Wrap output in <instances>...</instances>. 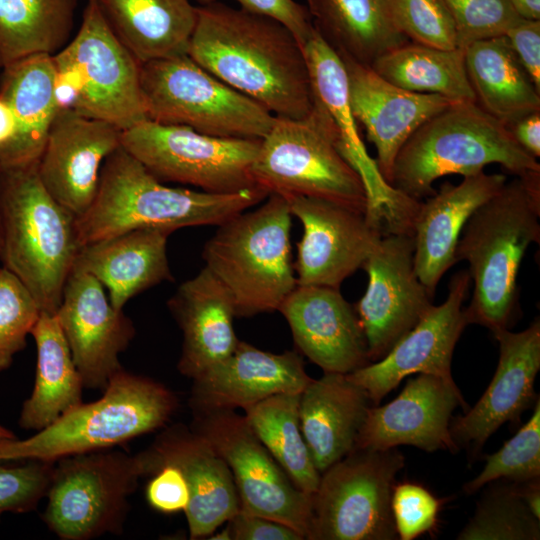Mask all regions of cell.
<instances>
[{
  "label": "cell",
  "mask_w": 540,
  "mask_h": 540,
  "mask_svg": "<svg viewBox=\"0 0 540 540\" xmlns=\"http://www.w3.org/2000/svg\"><path fill=\"white\" fill-rule=\"evenodd\" d=\"M186 54L274 116L302 119L313 108L303 48L272 19L219 0L199 4Z\"/></svg>",
  "instance_id": "1"
},
{
  "label": "cell",
  "mask_w": 540,
  "mask_h": 540,
  "mask_svg": "<svg viewBox=\"0 0 540 540\" xmlns=\"http://www.w3.org/2000/svg\"><path fill=\"white\" fill-rule=\"evenodd\" d=\"M268 195L258 186L227 194L166 186L120 146L103 164L92 203L76 217L78 240L83 246L142 228L217 227Z\"/></svg>",
  "instance_id": "2"
},
{
  "label": "cell",
  "mask_w": 540,
  "mask_h": 540,
  "mask_svg": "<svg viewBox=\"0 0 540 540\" xmlns=\"http://www.w3.org/2000/svg\"><path fill=\"white\" fill-rule=\"evenodd\" d=\"M540 242V171L515 178L469 217L459 236L456 262L466 260L473 281L468 324L508 329L518 305L517 277L532 243Z\"/></svg>",
  "instance_id": "3"
},
{
  "label": "cell",
  "mask_w": 540,
  "mask_h": 540,
  "mask_svg": "<svg viewBox=\"0 0 540 540\" xmlns=\"http://www.w3.org/2000/svg\"><path fill=\"white\" fill-rule=\"evenodd\" d=\"M0 259L55 314L80 249L76 216L44 187L38 162L0 168Z\"/></svg>",
  "instance_id": "4"
},
{
  "label": "cell",
  "mask_w": 540,
  "mask_h": 540,
  "mask_svg": "<svg viewBox=\"0 0 540 540\" xmlns=\"http://www.w3.org/2000/svg\"><path fill=\"white\" fill-rule=\"evenodd\" d=\"M499 164L515 176L540 171L537 159L515 140L503 122L476 102L454 103L423 123L398 152L389 185L420 201L446 175L463 177Z\"/></svg>",
  "instance_id": "5"
},
{
  "label": "cell",
  "mask_w": 540,
  "mask_h": 540,
  "mask_svg": "<svg viewBox=\"0 0 540 540\" xmlns=\"http://www.w3.org/2000/svg\"><path fill=\"white\" fill-rule=\"evenodd\" d=\"M176 408L165 385L122 369L98 400L81 403L27 439L0 440V462L56 461L110 449L162 428Z\"/></svg>",
  "instance_id": "6"
},
{
  "label": "cell",
  "mask_w": 540,
  "mask_h": 540,
  "mask_svg": "<svg viewBox=\"0 0 540 540\" xmlns=\"http://www.w3.org/2000/svg\"><path fill=\"white\" fill-rule=\"evenodd\" d=\"M291 218L286 199L269 194L255 209L217 226L205 243V267L229 291L236 317L278 311L296 287Z\"/></svg>",
  "instance_id": "7"
},
{
  "label": "cell",
  "mask_w": 540,
  "mask_h": 540,
  "mask_svg": "<svg viewBox=\"0 0 540 540\" xmlns=\"http://www.w3.org/2000/svg\"><path fill=\"white\" fill-rule=\"evenodd\" d=\"M58 110L124 131L147 119L140 63L115 36L96 0H88L73 38L52 55Z\"/></svg>",
  "instance_id": "8"
},
{
  "label": "cell",
  "mask_w": 540,
  "mask_h": 540,
  "mask_svg": "<svg viewBox=\"0 0 540 540\" xmlns=\"http://www.w3.org/2000/svg\"><path fill=\"white\" fill-rule=\"evenodd\" d=\"M252 174L268 194L319 198L369 211L364 182L338 150L329 121L316 105L302 119L275 116L261 139Z\"/></svg>",
  "instance_id": "9"
},
{
  "label": "cell",
  "mask_w": 540,
  "mask_h": 540,
  "mask_svg": "<svg viewBox=\"0 0 540 540\" xmlns=\"http://www.w3.org/2000/svg\"><path fill=\"white\" fill-rule=\"evenodd\" d=\"M147 119L224 138L261 140L275 116L228 86L187 54L140 65Z\"/></svg>",
  "instance_id": "10"
},
{
  "label": "cell",
  "mask_w": 540,
  "mask_h": 540,
  "mask_svg": "<svg viewBox=\"0 0 540 540\" xmlns=\"http://www.w3.org/2000/svg\"><path fill=\"white\" fill-rule=\"evenodd\" d=\"M404 464L396 448L353 449L327 468L312 495L307 540L396 539L391 497Z\"/></svg>",
  "instance_id": "11"
},
{
  "label": "cell",
  "mask_w": 540,
  "mask_h": 540,
  "mask_svg": "<svg viewBox=\"0 0 540 540\" xmlns=\"http://www.w3.org/2000/svg\"><path fill=\"white\" fill-rule=\"evenodd\" d=\"M142 470L137 455L107 449L59 458L46 493L43 521L59 538L119 534Z\"/></svg>",
  "instance_id": "12"
},
{
  "label": "cell",
  "mask_w": 540,
  "mask_h": 540,
  "mask_svg": "<svg viewBox=\"0 0 540 540\" xmlns=\"http://www.w3.org/2000/svg\"><path fill=\"white\" fill-rule=\"evenodd\" d=\"M260 143L210 136L149 119L121 132V146L160 181L220 194L257 187L252 166Z\"/></svg>",
  "instance_id": "13"
},
{
  "label": "cell",
  "mask_w": 540,
  "mask_h": 540,
  "mask_svg": "<svg viewBox=\"0 0 540 540\" xmlns=\"http://www.w3.org/2000/svg\"><path fill=\"white\" fill-rule=\"evenodd\" d=\"M190 427L224 459L240 510L284 523L308 538L312 495L299 490L235 410L192 411Z\"/></svg>",
  "instance_id": "14"
},
{
  "label": "cell",
  "mask_w": 540,
  "mask_h": 540,
  "mask_svg": "<svg viewBox=\"0 0 540 540\" xmlns=\"http://www.w3.org/2000/svg\"><path fill=\"white\" fill-rule=\"evenodd\" d=\"M362 268L368 284L354 306L370 362L381 359L433 306L414 267V242L385 228Z\"/></svg>",
  "instance_id": "15"
},
{
  "label": "cell",
  "mask_w": 540,
  "mask_h": 540,
  "mask_svg": "<svg viewBox=\"0 0 540 540\" xmlns=\"http://www.w3.org/2000/svg\"><path fill=\"white\" fill-rule=\"evenodd\" d=\"M284 198L303 228L294 263L298 285L340 288L362 268L386 228L367 212L340 203L305 196Z\"/></svg>",
  "instance_id": "16"
},
{
  "label": "cell",
  "mask_w": 540,
  "mask_h": 540,
  "mask_svg": "<svg viewBox=\"0 0 540 540\" xmlns=\"http://www.w3.org/2000/svg\"><path fill=\"white\" fill-rule=\"evenodd\" d=\"M470 284L468 271L453 275L441 305H433L381 359L346 374L347 378L360 386L374 405L412 374H430L456 385L451 361L457 341L468 325L463 302Z\"/></svg>",
  "instance_id": "17"
},
{
  "label": "cell",
  "mask_w": 540,
  "mask_h": 540,
  "mask_svg": "<svg viewBox=\"0 0 540 540\" xmlns=\"http://www.w3.org/2000/svg\"><path fill=\"white\" fill-rule=\"evenodd\" d=\"M86 388L104 390L123 368L120 354L135 335L132 320L115 309L103 285L73 269L55 313Z\"/></svg>",
  "instance_id": "18"
},
{
  "label": "cell",
  "mask_w": 540,
  "mask_h": 540,
  "mask_svg": "<svg viewBox=\"0 0 540 540\" xmlns=\"http://www.w3.org/2000/svg\"><path fill=\"white\" fill-rule=\"evenodd\" d=\"M136 455L143 476L164 464L176 466L184 475L190 491L184 511L190 539L208 538L240 510L229 467L191 427L179 423L166 428Z\"/></svg>",
  "instance_id": "19"
},
{
  "label": "cell",
  "mask_w": 540,
  "mask_h": 540,
  "mask_svg": "<svg viewBox=\"0 0 540 540\" xmlns=\"http://www.w3.org/2000/svg\"><path fill=\"white\" fill-rule=\"evenodd\" d=\"M314 105L326 115L337 148L361 176L369 199V213L388 222L403 220L415 205L381 176L360 137L349 101L348 78L340 56L314 28L303 45Z\"/></svg>",
  "instance_id": "20"
},
{
  "label": "cell",
  "mask_w": 540,
  "mask_h": 540,
  "mask_svg": "<svg viewBox=\"0 0 540 540\" xmlns=\"http://www.w3.org/2000/svg\"><path fill=\"white\" fill-rule=\"evenodd\" d=\"M457 406L467 410L457 385L430 374L410 379L401 393L380 407H369L354 449L387 450L410 445L427 452L456 453L450 424Z\"/></svg>",
  "instance_id": "21"
},
{
  "label": "cell",
  "mask_w": 540,
  "mask_h": 540,
  "mask_svg": "<svg viewBox=\"0 0 540 540\" xmlns=\"http://www.w3.org/2000/svg\"><path fill=\"white\" fill-rule=\"evenodd\" d=\"M121 130L70 110H58L38 160L47 191L76 217L92 203L105 160L121 146Z\"/></svg>",
  "instance_id": "22"
},
{
  "label": "cell",
  "mask_w": 540,
  "mask_h": 540,
  "mask_svg": "<svg viewBox=\"0 0 540 540\" xmlns=\"http://www.w3.org/2000/svg\"><path fill=\"white\" fill-rule=\"evenodd\" d=\"M278 311L300 353L324 372L348 374L370 363L355 308L339 288L297 284Z\"/></svg>",
  "instance_id": "23"
},
{
  "label": "cell",
  "mask_w": 540,
  "mask_h": 540,
  "mask_svg": "<svg viewBox=\"0 0 540 540\" xmlns=\"http://www.w3.org/2000/svg\"><path fill=\"white\" fill-rule=\"evenodd\" d=\"M499 343V361L494 376L478 402L451 420L450 431L457 445L479 451L506 422L516 423L536 402L534 382L540 369V321L535 319L520 332H493Z\"/></svg>",
  "instance_id": "24"
},
{
  "label": "cell",
  "mask_w": 540,
  "mask_h": 540,
  "mask_svg": "<svg viewBox=\"0 0 540 540\" xmlns=\"http://www.w3.org/2000/svg\"><path fill=\"white\" fill-rule=\"evenodd\" d=\"M341 59L347 72L353 115L375 146L377 168L389 184L395 158L406 141L428 119L455 102L437 94L402 89L369 66Z\"/></svg>",
  "instance_id": "25"
},
{
  "label": "cell",
  "mask_w": 540,
  "mask_h": 540,
  "mask_svg": "<svg viewBox=\"0 0 540 540\" xmlns=\"http://www.w3.org/2000/svg\"><path fill=\"white\" fill-rule=\"evenodd\" d=\"M312 378L299 353L280 354L239 340L234 351L193 379L192 411L243 410L280 393L300 394Z\"/></svg>",
  "instance_id": "26"
},
{
  "label": "cell",
  "mask_w": 540,
  "mask_h": 540,
  "mask_svg": "<svg viewBox=\"0 0 540 540\" xmlns=\"http://www.w3.org/2000/svg\"><path fill=\"white\" fill-rule=\"evenodd\" d=\"M506 181L505 174L482 171L463 177L457 185L445 182L438 192L418 203L410 221L414 267L432 297L443 275L457 263L456 245L467 220Z\"/></svg>",
  "instance_id": "27"
},
{
  "label": "cell",
  "mask_w": 540,
  "mask_h": 540,
  "mask_svg": "<svg viewBox=\"0 0 540 540\" xmlns=\"http://www.w3.org/2000/svg\"><path fill=\"white\" fill-rule=\"evenodd\" d=\"M183 334L179 372L195 379L236 348L232 296L205 266L183 282L167 302Z\"/></svg>",
  "instance_id": "28"
},
{
  "label": "cell",
  "mask_w": 540,
  "mask_h": 540,
  "mask_svg": "<svg viewBox=\"0 0 540 540\" xmlns=\"http://www.w3.org/2000/svg\"><path fill=\"white\" fill-rule=\"evenodd\" d=\"M170 231L142 228L80 247L73 269L96 278L108 291L111 305L127 302L164 281H172L167 257Z\"/></svg>",
  "instance_id": "29"
},
{
  "label": "cell",
  "mask_w": 540,
  "mask_h": 540,
  "mask_svg": "<svg viewBox=\"0 0 540 540\" xmlns=\"http://www.w3.org/2000/svg\"><path fill=\"white\" fill-rule=\"evenodd\" d=\"M370 403L366 392L341 373L324 372L300 393V428L320 474L354 449Z\"/></svg>",
  "instance_id": "30"
},
{
  "label": "cell",
  "mask_w": 540,
  "mask_h": 540,
  "mask_svg": "<svg viewBox=\"0 0 540 540\" xmlns=\"http://www.w3.org/2000/svg\"><path fill=\"white\" fill-rule=\"evenodd\" d=\"M115 36L140 64L187 53L197 21L191 0H96Z\"/></svg>",
  "instance_id": "31"
},
{
  "label": "cell",
  "mask_w": 540,
  "mask_h": 540,
  "mask_svg": "<svg viewBox=\"0 0 540 540\" xmlns=\"http://www.w3.org/2000/svg\"><path fill=\"white\" fill-rule=\"evenodd\" d=\"M2 69L0 96L14 114L17 136L0 168L36 163L58 112L52 55H32Z\"/></svg>",
  "instance_id": "32"
},
{
  "label": "cell",
  "mask_w": 540,
  "mask_h": 540,
  "mask_svg": "<svg viewBox=\"0 0 540 540\" xmlns=\"http://www.w3.org/2000/svg\"><path fill=\"white\" fill-rule=\"evenodd\" d=\"M31 335L37 349L35 382L19 426L37 432L83 403L84 385L55 314L42 312Z\"/></svg>",
  "instance_id": "33"
},
{
  "label": "cell",
  "mask_w": 540,
  "mask_h": 540,
  "mask_svg": "<svg viewBox=\"0 0 540 540\" xmlns=\"http://www.w3.org/2000/svg\"><path fill=\"white\" fill-rule=\"evenodd\" d=\"M467 76L476 103L509 126L540 110V91L524 70L505 35L464 49Z\"/></svg>",
  "instance_id": "34"
},
{
  "label": "cell",
  "mask_w": 540,
  "mask_h": 540,
  "mask_svg": "<svg viewBox=\"0 0 540 540\" xmlns=\"http://www.w3.org/2000/svg\"><path fill=\"white\" fill-rule=\"evenodd\" d=\"M307 8L327 44L365 66L409 41L393 26L384 0H307Z\"/></svg>",
  "instance_id": "35"
},
{
  "label": "cell",
  "mask_w": 540,
  "mask_h": 540,
  "mask_svg": "<svg viewBox=\"0 0 540 540\" xmlns=\"http://www.w3.org/2000/svg\"><path fill=\"white\" fill-rule=\"evenodd\" d=\"M370 67L411 92L437 94L455 103L476 102L462 48L441 49L408 41L381 55Z\"/></svg>",
  "instance_id": "36"
},
{
  "label": "cell",
  "mask_w": 540,
  "mask_h": 540,
  "mask_svg": "<svg viewBox=\"0 0 540 540\" xmlns=\"http://www.w3.org/2000/svg\"><path fill=\"white\" fill-rule=\"evenodd\" d=\"M76 6L77 0H0L2 68L61 50L70 40Z\"/></svg>",
  "instance_id": "37"
},
{
  "label": "cell",
  "mask_w": 540,
  "mask_h": 540,
  "mask_svg": "<svg viewBox=\"0 0 540 540\" xmlns=\"http://www.w3.org/2000/svg\"><path fill=\"white\" fill-rule=\"evenodd\" d=\"M299 397L298 393L272 395L244 409V418L294 485L313 495L321 474L301 432Z\"/></svg>",
  "instance_id": "38"
},
{
  "label": "cell",
  "mask_w": 540,
  "mask_h": 540,
  "mask_svg": "<svg viewBox=\"0 0 540 540\" xmlns=\"http://www.w3.org/2000/svg\"><path fill=\"white\" fill-rule=\"evenodd\" d=\"M540 520L520 496L518 484L491 489L477 504L458 540H538Z\"/></svg>",
  "instance_id": "39"
},
{
  "label": "cell",
  "mask_w": 540,
  "mask_h": 540,
  "mask_svg": "<svg viewBox=\"0 0 540 540\" xmlns=\"http://www.w3.org/2000/svg\"><path fill=\"white\" fill-rule=\"evenodd\" d=\"M482 471L468 481L467 494L500 479L523 483L540 478V400L534 404L530 419L497 452L485 457Z\"/></svg>",
  "instance_id": "40"
},
{
  "label": "cell",
  "mask_w": 540,
  "mask_h": 540,
  "mask_svg": "<svg viewBox=\"0 0 540 540\" xmlns=\"http://www.w3.org/2000/svg\"><path fill=\"white\" fill-rule=\"evenodd\" d=\"M395 29L410 42L454 49V21L444 0H384Z\"/></svg>",
  "instance_id": "41"
},
{
  "label": "cell",
  "mask_w": 540,
  "mask_h": 540,
  "mask_svg": "<svg viewBox=\"0 0 540 540\" xmlns=\"http://www.w3.org/2000/svg\"><path fill=\"white\" fill-rule=\"evenodd\" d=\"M42 311L25 285L8 269L0 268V371L10 367L26 346V337Z\"/></svg>",
  "instance_id": "42"
},
{
  "label": "cell",
  "mask_w": 540,
  "mask_h": 540,
  "mask_svg": "<svg viewBox=\"0 0 540 540\" xmlns=\"http://www.w3.org/2000/svg\"><path fill=\"white\" fill-rule=\"evenodd\" d=\"M454 21L457 48L505 35L520 17L509 0H444Z\"/></svg>",
  "instance_id": "43"
},
{
  "label": "cell",
  "mask_w": 540,
  "mask_h": 540,
  "mask_svg": "<svg viewBox=\"0 0 540 540\" xmlns=\"http://www.w3.org/2000/svg\"><path fill=\"white\" fill-rule=\"evenodd\" d=\"M21 462L19 465L0 462V515L32 511L46 496L55 461Z\"/></svg>",
  "instance_id": "44"
},
{
  "label": "cell",
  "mask_w": 540,
  "mask_h": 540,
  "mask_svg": "<svg viewBox=\"0 0 540 540\" xmlns=\"http://www.w3.org/2000/svg\"><path fill=\"white\" fill-rule=\"evenodd\" d=\"M440 507L441 500L421 485L410 482L395 485L391 511L397 536L401 540H413L431 531Z\"/></svg>",
  "instance_id": "45"
},
{
  "label": "cell",
  "mask_w": 540,
  "mask_h": 540,
  "mask_svg": "<svg viewBox=\"0 0 540 540\" xmlns=\"http://www.w3.org/2000/svg\"><path fill=\"white\" fill-rule=\"evenodd\" d=\"M205 4L217 0H196ZM239 8L254 15L272 19L288 29L302 46L314 26L307 6L295 0H233Z\"/></svg>",
  "instance_id": "46"
},
{
  "label": "cell",
  "mask_w": 540,
  "mask_h": 540,
  "mask_svg": "<svg viewBox=\"0 0 540 540\" xmlns=\"http://www.w3.org/2000/svg\"><path fill=\"white\" fill-rule=\"evenodd\" d=\"M145 489L148 504L156 511L173 514L185 511L190 500L188 483L182 472L174 465L157 467Z\"/></svg>",
  "instance_id": "47"
},
{
  "label": "cell",
  "mask_w": 540,
  "mask_h": 540,
  "mask_svg": "<svg viewBox=\"0 0 540 540\" xmlns=\"http://www.w3.org/2000/svg\"><path fill=\"white\" fill-rule=\"evenodd\" d=\"M524 70L540 91V20L520 18L505 33Z\"/></svg>",
  "instance_id": "48"
},
{
  "label": "cell",
  "mask_w": 540,
  "mask_h": 540,
  "mask_svg": "<svg viewBox=\"0 0 540 540\" xmlns=\"http://www.w3.org/2000/svg\"><path fill=\"white\" fill-rule=\"evenodd\" d=\"M231 540H304L292 527L239 510L226 522Z\"/></svg>",
  "instance_id": "49"
},
{
  "label": "cell",
  "mask_w": 540,
  "mask_h": 540,
  "mask_svg": "<svg viewBox=\"0 0 540 540\" xmlns=\"http://www.w3.org/2000/svg\"><path fill=\"white\" fill-rule=\"evenodd\" d=\"M508 128L527 153L536 159L540 157V110L517 119Z\"/></svg>",
  "instance_id": "50"
},
{
  "label": "cell",
  "mask_w": 540,
  "mask_h": 540,
  "mask_svg": "<svg viewBox=\"0 0 540 540\" xmlns=\"http://www.w3.org/2000/svg\"><path fill=\"white\" fill-rule=\"evenodd\" d=\"M16 136V119L8 103L0 96V167L6 163Z\"/></svg>",
  "instance_id": "51"
},
{
  "label": "cell",
  "mask_w": 540,
  "mask_h": 540,
  "mask_svg": "<svg viewBox=\"0 0 540 540\" xmlns=\"http://www.w3.org/2000/svg\"><path fill=\"white\" fill-rule=\"evenodd\" d=\"M540 478L517 483L521 498L532 515L540 520Z\"/></svg>",
  "instance_id": "52"
},
{
  "label": "cell",
  "mask_w": 540,
  "mask_h": 540,
  "mask_svg": "<svg viewBox=\"0 0 540 540\" xmlns=\"http://www.w3.org/2000/svg\"><path fill=\"white\" fill-rule=\"evenodd\" d=\"M516 14L527 20H540V0H509Z\"/></svg>",
  "instance_id": "53"
},
{
  "label": "cell",
  "mask_w": 540,
  "mask_h": 540,
  "mask_svg": "<svg viewBox=\"0 0 540 540\" xmlns=\"http://www.w3.org/2000/svg\"><path fill=\"white\" fill-rule=\"evenodd\" d=\"M16 438L14 433L9 429L0 425V440L13 439Z\"/></svg>",
  "instance_id": "54"
},
{
  "label": "cell",
  "mask_w": 540,
  "mask_h": 540,
  "mask_svg": "<svg viewBox=\"0 0 540 540\" xmlns=\"http://www.w3.org/2000/svg\"><path fill=\"white\" fill-rule=\"evenodd\" d=\"M0 246H1V225H0Z\"/></svg>",
  "instance_id": "55"
},
{
  "label": "cell",
  "mask_w": 540,
  "mask_h": 540,
  "mask_svg": "<svg viewBox=\"0 0 540 540\" xmlns=\"http://www.w3.org/2000/svg\"><path fill=\"white\" fill-rule=\"evenodd\" d=\"M0 68H2V66H1V62H0Z\"/></svg>",
  "instance_id": "56"
}]
</instances>
